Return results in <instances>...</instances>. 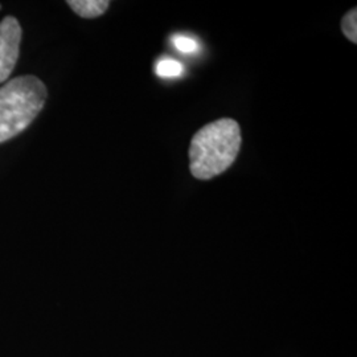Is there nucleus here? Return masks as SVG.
Segmentation results:
<instances>
[{
	"instance_id": "obj_1",
	"label": "nucleus",
	"mask_w": 357,
	"mask_h": 357,
	"mask_svg": "<svg viewBox=\"0 0 357 357\" xmlns=\"http://www.w3.org/2000/svg\"><path fill=\"white\" fill-rule=\"evenodd\" d=\"M241 143V128L234 119L222 118L200 128L190 146L193 178L211 180L224 174L236 162Z\"/></svg>"
},
{
	"instance_id": "obj_2",
	"label": "nucleus",
	"mask_w": 357,
	"mask_h": 357,
	"mask_svg": "<svg viewBox=\"0 0 357 357\" xmlns=\"http://www.w3.org/2000/svg\"><path fill=\"white\" fill-rule=\"evenodd\" d=\"M47 101V88L35 76L16 77L0 88V143L23 132Z\"/></svg>"
},
{
	"instance_id": "obj_3",
	"label": "nucleus",
	"mask_w": 357,
	"mask_h": 357,
	"mask_svg": "<svg viewBox=\"0 0 357 357\" xmlns=\"http://www.w3.org/2000/svg\"><path fill=\"white\" fill-rule=\"evenodd\" d=\"M22 43L17 19L7 16L0 22V84L7 81L16 66Z\"/></svg>"
},
{
	"instance_id": "obj_4",
	"label": "nucleus",
	"mask_w": 357,
	"mask_h": 357,
	"mask_svg": "<svg viewBox=\"0 0 357 357\" xmlns=\"http://www.w3.org/2000/svg\"><path fill=\"white\" fill-rule=\"evenodd\" d=\"M68 6L84 19H94L107 11L110 1L107 0H69Z\"/></svg>"
},
{
	"instance_id": "obj_5",
	"label": "nucleus",
	"mask_w": 357,
	"mask_h": 357,
	"mask_svg": "<svg viewBox=\"0 0 357 357\" xmlns=\"http://www.w3.org/2000/svg\"><path fill=\"white\" fill-rule=\"evenodd\" d=\"M183 65L172 59L159 60L155 66L156 75L162 78H175L183 75Z\"/></svg>"
},
{
	"instance_id": "obj_6",
	"label": "nucleus",
	"mask_w": 357,
	"mask_h": 357,
	"mask_svg": "<svg viewBox=\"0 0 357 357\" xmlns=\"http://www.w3.org/2000/svg\"><path fill=\"white\" fill-rule=\"evenodd\" d=\"M342 31L345 38L354 44L357 43V10L354 8L345 15L342 20Z\"/></svg>"
},
{
	"instance_id": "obj_7",
	"label": "nucleus",
	"mask_w": 357,
	"mask_h": 357,
	"mask_svg": "<svg viewBox=\"0 0 357 357\" xmlns=\"http://www.w3.org/2000/svg\"><path fill=\"white\" fill-rule=\"evenodd\" d=\"M172 43L175 45V48L178 51L183 52V53H193V52L197 51L199 45L196 43V40L188 38V36H175L172 38Z\"/></svg>"
},
{
	"instance_id": "obj_8",
	"label": "nucleus",
	"mask_w": 357,
	"mask_h": 357,
	"mask_svg": "<svg viewBox=\"0 0 357 357\" xmlns=\"http://www.w3.org/2000/svg\"><path fill=\"white\" fill-rule=\"evenodd\" d=\"M0 8H1V6H0Z\"/></svg>"
}]
</instances>
